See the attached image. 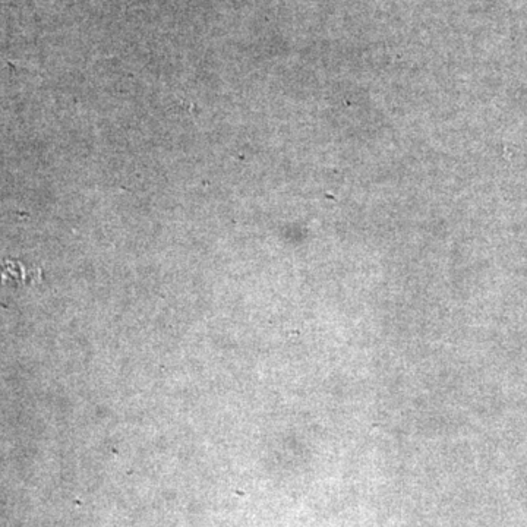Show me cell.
<instances>
[{"mask_svg": "<svg viewBox=\"0 0 527 527\" xmlns=\"http://www.w3.org/2000/svg\"><path fill=\"white\" fill-rule=\"evenodd\" d=\"M28 276H33V273H28V269L18 261L6 260L3 262L2 269H0V281L3 284H13L21 286L31 283Z\"/></svg>", "mask_w": 527, "mask_h": 527, "instance_id": "6da1fadb", "label": "cell"}]
</instances>
